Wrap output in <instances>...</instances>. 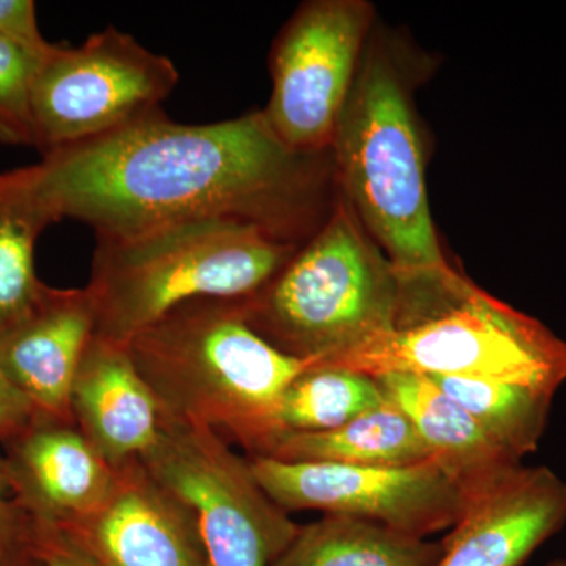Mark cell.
Listing matches in <instances>:
<instances>
[{"label":"cell","instance_id":"obj_27","mask_svg":"<svg viewBox=\"0 0 566 566\" xmlns=\"http://www.w3.org/2000/svg\"><path fill=\"white\" fill-rule=\"evenodd\" d=\"M11 497L9 468L6 457L0 455V499Z\"/></svg>","mask_w":566,"mask_h":566},{"label":"cell","instance_id":"obj_29","mask_svg":"<svg viewBox=\"0 0 566 566\" xmlns=\"http://www.w3.org/2000/svg\"><path fill=\"white\" fill-rule=\"evenodd\" d=\"M546 566H566V558H557V560L549 562Z\"/></svg>","mask_w":566,"mask_h":566},{"label":"cell","instance_id":"obj_20","mask_svg":"<svg viewBox=\"0 0 566 566\" xmlns=\"http://www.w3.org/2000/svg\"><path fill=\"white\" fill-rule=\"evenodd\" d=\"M463 406L486 434L516 461L538 449L556 395L510 382L427 376Z\"/></svg>","mask_w":566,"mask_h":566},{"label":"cell","instance_id":"obj_3","mask_svg":"<svg viewBox=\"0 0 566 566\" xmlns=\"http://www.w3.org/2000/svg\"><path fill=\"white\" fill-rule=\"evenodd\" d=\"M409 95L403 65L371 31L329 150L340 196L400 279L452 268L431 218L422 137Z\"/></svg>","mask_w":566,"mask_h":566},{"label":"cell","instance_id":"obj_5","mask_svg":"<svg viewBox=\"0 0 566 566\" xmlns=\"http://www.w3.org/2000/svg\"><path fill=\"white\" fill-rule=\"evenodd\" d=\"M243 311L252 329L279 352L333 363L392 333L400 279L340 196L290 262L243 300Z\"/></svg>","mask_w":566,"mask_h":566},{"label":"cell","instance_id":"obj_26","mask_svg":"<svg viewBox=\"0 0 566 566\" xmlns=\"http://www.w3.org/2000/svg\"><path fill=\"white\" fill-rule=\"evenodd\" d=\"M36 415L31 401L0 371V441Z\"/></svg>","mask_w":566,"mask_h":566},{"label":"cell","instance_id":"obj_25","mask_svg":"<svg viewBox=\"0 0 566 566\" xmlns=\"http://www.w3.org/2000/svg\"><path fill=\"white\" fill-rule=\"evenodd\" d=\"M32 520L13 497L0 499V565L28 549Z\"/></svg>","mask_w":566,"mask_h":566},{"label":"cell","instance_id":"obj_6","mask_svg":"<svg viewBox=\"0 0 566 566\" xmlns=\"http://www.w3.org/2000/svg\"><path fill=\"white\" fill-rule=\"evenodd\" d=\"M323 365L371 376L415 374L510 382L556 395L566 342L463 277L438 303L364 348Z\"/></svg>","mask_w":566,"mask_h":566},{"label":"cell","instance_id":"obj_28","mask_svg":"<svg viewBox=\"0 0 566 566\" xmlns=\"http://www.w3.org/2000/svg\"><path fill=\"white\" fill-rule=\"evenodd\" d=\"M0 566H40L36 564L35 558L32 557L31 551L28 549L22 551V553L18 554V556L11 557L10 560H7L6 564Z\"/></svg>","mask_w":566,"mask_h":566},{"label":"cell","instance_id":"obj_8","mask_svg":"<svg viewBox=\"0 0 566 566\" xmlns=\"http://www.w3.org/2000/svg\"><path fill=\"white\" fill-rule=\"evenodd\" d=\"M178 81L169 57L117 28L81 46L57 44L33 82L35 148L46 155L132 125L161 109Z\"/></svg>","mask_w":566,"mask_h":566},{"label":"cell","instance_id":"obj_19","mask_svg":"<svg viewBox=\"0 0 566 566\" xmlns=\"http://www.w3.org/2000/svg\"><path fill=\"white\" fill-rule=\"evenodd\" d=\"M51 223L21 170L0 172V329L28 312L46 285L36 275L35 245Z\"/></svg>","mask_w":566,"mask_h":566},{"label":"cell","instance_id":"obj_13","mask_svg":"<svg viewBox=\"0 0 566 566\" xmlns=\"http://www.w3.org/2000/svg\"><path fill=\"white\" fill-rule=\"evenodd\" d=\"M11 497L32 520L70 526L111 493L115 469L74 422L39 415L2 439Z\"/></svg>","mask_w":566,"mask_h":566},{"label":"cell","instance_id":"obj_7","mask_svg":"<svg viewBox=\"0 0 566 566\" xmlns=\"http://www.w3.org/2000/svg\"><path fill=\"white\" fill-rule=\"evenodd\" d=\"M139 461L191 512L208 566H273L300 531L264 493L249 458L210 428L164 416Z\"/></svg>","mask_w":566,"mask_h":566},{"label":"cell","instance_id":"obj_4","mask_svg":"<svg viewBox=\"0 0 566 566\" xmlns=\"http://www.w3.org/2000/svg\"><path fill=\"white\" fill-rule=\"evenodd\" d=\"M300 245L237 219H199L98 240L87 285L96 307L95 335L125 345L189 301L251 297Z\"/></svg>","mask_w":566,"mask_h":566},{"label":"cell","instance_id":"obj_24","mask_svg":"<svg viewBox=\"0 0 566 566\" xmlns=\"http://www.w3.org/2000/svg\"><path fill=\"white\" fill-rule=\"evenodd\" d=\"M0 36L40 62L57 48L41 33L32 0H0Z\"/></svg>","mask_w":566,"mask_h":566},{"label":"cell","instance_id":"obj_9","mask_svg":"<svg viewBox=\"0 0 566 566\" xmlns=\"http://www.w3.org/2000/svg\"><path fill=\"white\" fill-rule=\"evenodd\" d=\"M371 31L374 7L365 0H315L279 33L271 54L273 92L262 114L290 150H331Z\"/></svg>","mask_w":566,"mask_h":566},{"label":"cell","instance_id":"obj_15","mask_svg":"<svg viewBox=\"0 0 566 566\" xmlns=\"http://www.w3.org/2000/svg\"><path fill=\"white\" fill-rule=\"evenodd\" d=\"M71 416L114 469L139 461L158 441L163 409L125 345L93 337L74 376Z\"/></svg>","mask_w":566,"mask_h":566},{"label":"cell","instance_id":"obj_23","mask_svg":"<svg viewBox=\"0 0 566 566\" xmlns=\"http://www.w3.org/2000/svg\"><path fill=\"white\" fill-rule=\"evenodd\" d=\"M29 551L40 566H102L70 531L46 521L32 520Z\"/></svg>","mask_w":566,"mask_h":566},{"label":"cell","instance_id":"obj_1","mask_svg":"<svg viewBox=\"0 0 566 566\" xmlns=\"http://www.w3.org/2000/svg\"><path fill=\"white\" fill-rule=\"evenodd\" d=\"M21 174L52 219L123 240L174 223L237 219L303 244L323 226L331 151L290 150L262 111L185 125L163 109L43 155Z\"/></svg>","mask_w":566,"mask_h":566},{"label":"cell","instance_id":"obj_21","mask_svg":"<svg viewBox=\"0 0 566 566\" xmlns=\"http://www.w3.org/2000/svg\"><path fill=\"white\" fill-rule=\"evenodd\" d=\"M386 401L385 392L371 376L315 363L283 392L279 430L281 436L335 430Z\"/></svg>","mask_w":566,"mask_h":566},{"label":"cell","instance_id":"obj_10","mask_svg":"<svg viewBox=\"0 0 566 566\" xmlns=\"http://www.w3.org/2000/svg\"><path fill=\"white\" fill-rule=\"evenodd\" d=\"M249 461L264 493L286 513L322 510L417 538L455 526L471 502L433 460L403 468L286 463L263 457Z\"/></svg>","mask_w":566,"mask_h":566},{"label":"cell","instance_id":"obj_12","mask_svg":"<svg viewBox=\"0 0 566 566\" xmlns=\"http://www.w3.org/2000/svg\"><path fill=\"white\" fill-rule=\"evenodd\" d=\"M565 526V480L546 465L521 464L471 499L436 566H523Z\"/></svg>","mask_w":566,"mask_h":566},{"label":"cell","instance_id":"obj_11","mask_svg":"<svg viewBox=\"0 0 566 566\" xmlns=\"http://www.w3.org/2000/svg\"><path fill=\"white\" fill-rule=\"evenodd\" d=\"M62 527L102 566H208L191 512L140 461L115 469L103 504Z\"/></svg>","mask_w":566,"mask_h":566},{"label":"cell","instance_id":"obj_16","mask_svg":"<svg viewBox=\"0 0 566 566\" xmlns=\"http://www.w3.org/2000/svg\"><path fill=\"white\" fill-rule=\"evenodd\" d=\"M375 379L387 400L415 424L431 460L457 480L469 497L482 494L523 464L495 444L474 417L427 376L387 374Z\"/></svg>","mask_w":566,"mask_h":566},{"label":"cell","instance_id":"obj_14","mask_svg":"<svg viewBox=\"0 0 566 566\" xmlns=\"http://www.w3.org/2000/svg\"><path fill=\"white\" fill-rule=\"evenodd\" d=\"M96 333V307L85 289L44 285L20 318L0 329V371L39 415L74 422V376Z\"/></svg>","mask_w":566,"mask_h":566},{"label":"cell","instance_id":"obj_18","mask_svg":"<svg viewBox=\"0 0 566 566\" xmlns=\"http://www.w3.org/2000/svg\"><path fill=\"white\" fill-rule=\"evenodd\" d=\"M441 543L357 517L324 515L300 526L273 566H436Z\"/></svg>","mask_w":566,"mask_h":566},{"label":"cell","instance_id":"obj_2","mask_svg":"<svg viewBox=\"0 0 566 566\" xmlns=\"http://www.w3.org/2000/svg\"><path fill=\"white\" fill-rule=\"evenodd\" d=\"M163 415L210 428L248 458L281 438L279 405L311 367L252 329L243 300L189 301L125 344Z\"/></svg>","mask_w":566,"mask_h":566},{"label":"cell","instance_id":"obj_22","mask_svg":"<svg viewBox=\"0 0 566 566\" xmlns=\"http://www.w3.org/2000/svg\"><path fill=\"white\" fill-rule=\"evenodd\" d=\"M40 63L0 36V144L35 147L32 92Z\"/></svg>","mask_w":566,"mask_h":566},{"label":"cell","instance_id":"obj_17","mask_svg":"<svg viewBox=\"0 0 566 566\" xmlns=\"http://www.w3.org/2000/svg\"><path fill=\"white\" fill-rule=\"evenodd\" d=\"M263 458L364 468H403L431 460L415 424L389 400L335 430L282 434Z\"/></svg>","mask_w":566,"mask_h":566}]
</instances>
